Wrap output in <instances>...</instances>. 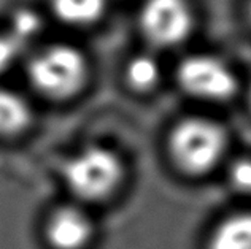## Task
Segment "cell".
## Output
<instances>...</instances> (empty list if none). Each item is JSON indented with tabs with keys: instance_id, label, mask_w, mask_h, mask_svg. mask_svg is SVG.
<instances>
[{
	"instance_id": "3957f363",
	"label": "cell",
	"mask_w": 251,
	"mask_h": 249,
	"mask_svg": "<svg viewBox=\"0 0 251 249\" xmlns=\"http://www.w3.org/2000/svg\"><path fill=\"white\" fill-rule=\"evenodd\" d=\"M123 162L115 151L88 146L72 156L64 165V181L72 194L88 202L108 199L123 181Z\"/></svg>"
},
{
	"instance_id": "8992f818",
	"label": "cell",
	"mask_w": 251,
	"mask_h": 249,
	"mask_svg": "<svg viewBox=\"0 0 251 249\" xmlns=\"http://www.w3.org/2000/svg\"><path fill=\"white\" fill-rule=\"evenodd\" d=\"M45 237L52 249H84L94 237V222L80 208L62 206L46 221Z\"/></svg>"
},
{
	"instance_id": "6da1fadb",
	"label": "cell",
	"mask_w": 251,
	"mask_h": 249,
	"mask_svg": "<svg viewBox=\"0 0 251 249\" xmlns=\"http://www.w3.org/2000/svg\"><path fill=\"white\" fill-rule=\"evenodd\" d=\"M226 146V130L207 117H186L169 136V151L175 165L194 176L211 172L223 159Z\"/></svg>"
},
{
	"instance_id": "4fadbf2b",
	"label": "cell",
	"mask_w": 251,
	"mask_h": 249,
	"mask_svg": "<svg viewBox=\"0 0 251 249\" xmlns=\"http://www.w3.org/2000/svg\"><path fill=\"white\" fill-rule=\"evenodd\" d=\"M230 181L240 192H251V159H239L230 168Z\"/></svg>"
},
{
	"instance_id": "ba28073f",
	"label": "cell",
	"mask_w": 251,
	"mask_h": 249,
	"mask_svg": "<svg viewBox=\"0 0 251 249\" xmlns=\"http://www.w3.org/2000/svg\"><path fill=\"white\" fill-rule=\"evenodd\" d=\"M208 249H251V213L224 219L211 233Z\"/></svg>"
},
{
	"instance_id": "7c38bea8",
	"label": "cell",
	"mask_w": 251,
	"mask_h": 249,
	"mask_svg": "<svg viewBox=\"0 0 251 249\" xmlns=\"http://www.w3.org/2000/svg\"><path fill=\"white\" fill-rule=\"evenodd\" d=\"M24 48V45L18 42L8 30L3 32V34L0 32V73L6 71L18 61Z\"/></svg>"
},
{
	"instance_id": "8fae6325",
	"label": "cell",
	"mask_w": 251,
	"mask_h": 249,
	"mask_svg": "<svg viewBox=\"0 0 251 249\" xmlns=\"http://www.w3.org/2000/svg\"><path fill=\"white\" fill-rule=\"evenodd\" d=\"M42 29H43V23L40 15L34 10L23 8L13 13L8 32L25 46L30 40H34L40 34Z\"/></svg>"
},
{
	"instance_id": "5bb4252c",
	"label": "cell",
	"mask_w": 251,
	"mask_h": 249,
	"mask_svg": "<svg viewBox=\"0 0 251 249\" xmlns=\"http://www.w3.org/2000/svg\"><path fill=\"white\" fill-rule=\"evenodd\" d=\"M248 100H250V107H251V86L248 89Z\"/></svg>"
},
{
	"instance_id": "9a60e30c",
	"label": "cell",
	"mask_w": 251,
	"mask_h": 249,
	"mask_svg": "<svg viewBox=\"0 0 251 249\" xmlns=\"http://www.w3.org/2000/svg\"><path fill=\"white\" fill-rule=\"evenodd\" d=\"M248 13H250V18H251V2H250V6H248Z\"/></svg>"
},
{
	"instance_id": "30bf717a",
	"label": "cell",
	"mask_w": 251,
	"mask_h": 249,
	"mask_svg": "<svg viewBox=\"0 0 251 249\" xmlns=\"http://www.w3.org/2000/svg\"><path fill=\"white\" fill-rule=\"evenodd\" d=\"M161 80V67L151 54H137L126 67V81L137 92H148Z\"/></svg>"
},
{
	"instance_id": "5b68a950",
	"label": "cell",
	"mask_w": 251,
	"mask_h": 249,
	"mask_svg": "<svg viewBox=\"0 0 251 249\" xmlns=\"http://www.w3.org/2000/svg\"><path fill=\"white\" fill-rule=\"evenodd\" d=\"M184 92L208 102H224L237 92V78L221 59L210 54L186 57L176 71Z\"/></svg>"
},
{
	"instance_id": "52a82bcc",
	"label": "cell",
	"mask_w": 251,
	"mask_h": 249,
	"mask_svg": "<svg viewBox=\"0 0 251 249\" xmlns=\"http://www.w3.org/2000/svg\"><path fill=\"white\" fill-rule=\"evenodd\" d=\"M51 10L64 24L88 27L102 19L107 0H51Z\"/></svg>"
},
{
	"instance_id": "277c9868",
	"label": "cell",
	"mask_w": 251,
	"mask_h": 249,
	"mask_svg": "<svg viewBox=\"0 0 251 249\" xmlns=\"http://www.w3.org/2000/svg\"><path fill=\"white\" fill-rule=\"evenodd\" d=\"M140 29L153 46H178L194 29L193 8L188 0H147L140 10Z\"/></svg>"
},
{
	"instance_id": "7a4b0ae2",
	"label": "cell",
	"mask_w": 251,
	"mask_h": 249,
	"mask_svg": "<svg viewBox=\"0 0 251 249\" xmlns=\"http://www.w3.org/2000/svg\"><path fill=\"white\" fill-rule=\"evenodd\" d=\"M29 80L38 92L52 100L76 95L88 80V61L70 45H51L29 62Z\"/></svg>"
},
{
	"instance_id": "9c48e42d",
	"label": "cell",
	"mask_w": 251,
	"mask_h": 249,
	"mask_svg": "<svg viewBox=\"0 0 251 249\" xmlns=\"http://www.w3.org/2000/svg\"><path fill=\"white\" fill-rule=\"evenodd\" d=\"M32 108L18 92L0 88V135L24 132L32 122Z\"/></svg>"
}]
</instances>
